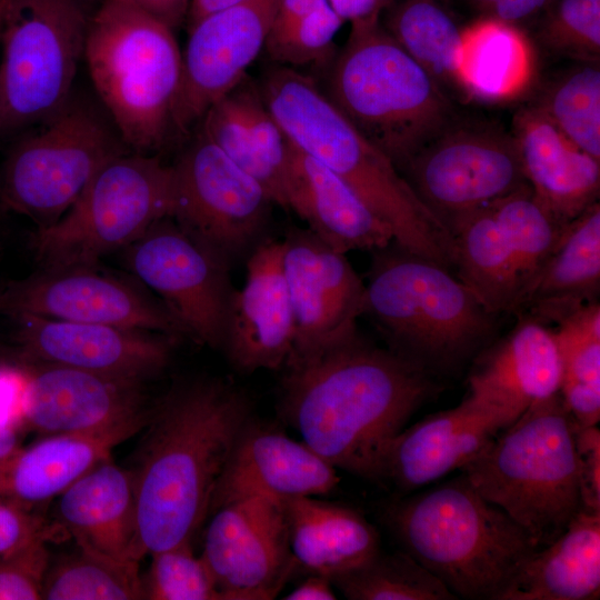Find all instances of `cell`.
Wrapping results in <instances>:
<instances>
[{
  "instance_id": "obj_35",
  "label": "cell",
  "mask_w": 600,
  "mask_h": 600,
  "mask_svg": "<svg viewBox=\"0 0 600 600\" xmlns=\"http://www.w3.org/2000/svg\"><path fill=\"white\" fill-rule=\"evenodd\" d=\"M449 229L454 239L458 278L494 314L514 311L518 287L514 262L506 238L486 204L456 218Z\"/></svg>"
},
{
  "instance_id": "obj_39",
  "label": "cell",
  "mask_w": 600,
  "mask_h": 600,
  "mask_svg": "<svg viewBox=\"0 0 600 600\" xmlns=\"http://www.w3.org/2000/svg\"><path fill=\"white\" fill-rule=\"evenodd\" d=\"M351 600H452L456 596L406 551L381 550L331 580Z\"/></svg>"
},
{
  "instance_id": "obj_34",
  "label": "cell",
  "mask_w": 600,
  "mask_h": 600,
  "mask_svg": "<svg viewBox=\"0 0 600 600\" xmlns=\"http://www.w3.org/2000/svg\"><path fill=\"white\" fill-rule=\"evenodd\" d=\"M531 41L516 24L483 16L464 27L461 73L470 100L504 102L533 83Z\"/></svg>"
},
{
  "instance_id": "obj_22",
  "label": "cell",
  "mask_w": 600,
  "mask_h": 600,
  "mask_svg": "<svg viewBox=\"0 0 600 600\" xmlns=\"http://www.w3.org/2000/svg\"><path fill=\"white\" fill-rule=\"evenodd\" d=\"M338 482L337 469L304 442L250 419L217 483L209 516L226 503L247 498L286 502L328 494Z\"/></svg>"
},
{
  "instance_id": "obj_7",
  "label": "cell",
  "mask_w": 600,
  "mask_h": 600,
  "mask_svg": "<svg viewBox=\"0 0 600 600\" xmlns=\"http://www.w3.org/2000/svg\"><path fill=\"white\" fill-rule=\"evenodd\" d=\"M574 426L557 393L527 408L462 469L538 549L554 541L582 510Z\"/></svg>"
},
{
  "instance_id": "obj_30",
  "label": "cell",
  "mask_w": 600,
  "mask_h": 600,
  "mask_svg": "<svg viewBox=\"0 0 600 600\" xmlns=\"http://www.w3.org/2000/svg\"><path fill=\"white\" fill-rule=\"evenodd\" d=\"M122 434H50L0 458V499L30 509L57 498L110 457Z\"/></svg>"
},
{
  "instance_id": "obj_24",
  "label": "cell",
  "mask_w": 600,
  "mask_h": 600,
  "mask_svg": "<svg viewBox=\"0 0 600 600\" xmlns=\"http://www.w3.org/2000/svg\"><path fill=\"white\" fill-rule=\"evenodd\" d=\"M198 127L287 209L290 141L248 73L204 113Z\"/></svg>"
},
{
  "instance_id": "obj_17",
  "label": "cell",
  "mask_w": 600,
  "mask_h": 600,
  "mask_svg": "<svg viewBox=\"0 0 600 600\" xmlns=\"http://www.w3.org/2000/svg\"><path fill=\"white\" fill-rule=\"evenodd\" d=\"M279 0H240L187 28L173 133L189 136L263 50Z\"/></svg>"
},
{
  "instance_id": "obj_13",
  "label": "cell",
  "mask_w": 600,
  "mask_h": 600,
  "mask_svg": "<svg viewBox=\"0 0 600 600\" xmlns=\"http://www.w3.org/2000/svg\"><path fill=\"white\" fill-rule=\"evenodd\" d=\"M401 173L448 228L459 216L527 182L511 131L460 114L432 137Z\"/></svg>"
},
{
  "instance_id": "obj_49",
  "label": "cell",
  "mask_w": 600,
  "mask_h": 600,
  "mask_svg": "<svg viewBox=\"0 0 600 600\" xmlns=\"http://www.w3.org/2000/svg\"><path fill=\"white\" fill-rule=\"evenodd\" d=\"M393 0H328L344 22L379 20Z\"/></svg>"
},
{
  "instance_id": "obj_21",
  "label": "cell",
  "mask_w": 600,
  "mask_h": 600,
  "mask_svg": "<svg viewBox=\"0 0 600 600\" xmlns=\"http://www.w3.org/2000/svg\"><path fill=\"white\" fill-rule=\"evenodd\" d=\"M234 289L222 348L242 372L284 367L293 351L294 322L282 264V241H261Z\"/></svg>"
},
{
  "instance_id": "obj_8",
  "label": "cell",
  "mask_w": 600,
  "mask_h": 600,
  "mask_svg": "<svg viewBox=\"0 0 600 600\" xmlns=\"http://www.w3.org/2000/svg\"><path fill=\"white\" fill-rule=\"evenodd\" d=\"M174 30L127 4L101 0L83 61L97 98L133 152L152 154L173 133L182 52Z\"/></svg>"
},
{
  "instance_id": "obj_42",
  "label": "cell",
  "mask_w": 600,
  "mask_h": 600,
  "mask_svg": "<svg viewBox=\"0 0 600 600\" xmlns=\"http://www.w3.org/2000/svg\"><path fill=\"white\" fill-rule=\"evenodd\" d=\"M142 578L143 599L222 600L202 557L193 553L191 541L150 554Z\"/></svg>"
},
{
  "instance_id": "obj_27",
  "label": "cell",
  "mask_w": 600,
  "mask_h": 600,
  "mask_svg": "<svg viewBox=\"0 0 600 600\" xmlns=\"http://www.w3.org/2000/svg\"><path fill=\"white\" fill-rule=\"evenodd\" d=\"M562 366L546 324L522 320L470 376V393L513 423L527 408L559 393Z\"/></svg>"
},
{
  "instance_id": "obj_33",
  "label": "cell",
  "mask_w": 600,
  "mask_h": 600,
  "mask_svg": "<svg viewBox=\"0 0 600 600\" xmlns=\"http://www.w3.org/2000/svg\"><path fill=\"white\" fill-rule=\"evenodd\" d=\"M380 22L449 99L471 101L461 73L464 27L444 0H393Z\"/></svg>"
},
{
  "instance_id": "obj_40",
  "label": "cell",
  "mask_w": 600,
  "mask_h": 600,
  "mask_svg": "<svg viewBox=\"0 0 600 600\" xmlns=\"http://www.w3.org/2000/svg\"><path fill=\"white\" fill-rule=\"evenodd\" d=\"M344 21L328 1L286 24L271 28L263 50L279 66L313 67L323 73L338 49L334 37Z\"/></svg>"
},
{
  "instance_id": "obj_50",
  "label": "cell",
  "mask_w": 600,
  "mask_h": 600,
  "mask_svg": "<svg viewBox=\"0 0 600 600\" xmlns=\"http://www.w3.org/2000/svg\"><path fill=\"white\" fill-rule=\"evenodd\" d=\"M550 0H497L489 12L501 21L518 26L538 16Z\"/></svg>"
},
{
  "instance_id": "obj_25",
  "label": "cell",
  "mask_w": 600,
  "mask_h": 600,
  "mask_svg": "<svg viewBox=\"0 0 600 600\" xmlns=\"http://www.w3.org/2000/svg\"><path fill=\"white\" fill-rule=\"evenodd\" d=\"M287 210L301 218L321 241L342 253L372 252L393 242L389 227L340 177L291 141Z\"/></svg>"
},
{
  "instance_id": "obj_4",
  "label": "cell",
  "mask_w": 600,
  "mask_h": 600,
  "mask_svg": "<svg viewBox=\"0 0 600 600\" xmlns=\"http://www.w3.org/2000/svg\"><path fill=\"white\" fill-rule=\"evenodd\" d=\"M388 519L404 551L457 599L500 600L538 549L464 473L399 502Z\"/></svg>"
},
{
  "instance_id": "obj_32",
  "label": "cell",
  "mask_w": 600,
  "mask_h": 600,
  "mask_svg": "<svg viewBox=\"0 0 600 600\" xmlns=\"http://www.w3.org/2000/svg\"><path fill=\"white\" fill-rule=\"evenodd\" d=\"M600 592V513L581 510L521 566L500 600H591Z\"/></svg>"
},
{
  "instance_id": "obj_14",
  "label": "cell",
  "mask_w": 600,
  "mask_h": 600,
  "mask_svg": "<svg viewBox=\"0 0 600 600\" xmlns=\"http://www.w3.org/2000/svg\"><path fill=\"white\" fill-rule=\"evenodd\" d=\"M127 264L156 292L186 336L222 348L234 288L230 264L184 232L170 217L127 247Z\"/></svg>"
},
{
  "instance_id": "obj_15",
  "label": "cell",
  "mask_w": 600,
  "mask_h": 600,
  "mask_svg": "<svg viewBox=\"0 0 600 600\" xmlns=\"http://www.w3.org/2000/svg\"><path fill=\"white\" fill-rule=\"evenodd\" d=\"M0 313L186 336L167 306L142 286L99 273L93 266L44 268L10 282L0 291Z\"/></svg>"
},
{
  "instance_id": "obj_20",
  "label": "cell",
  "mask_w": 600,
  "mask_h": 600,
  "mask_svg": "<svg viewBox=\"0 0 600 600\" xmlns=\"http://www.w3.org/2000/svg\"><path fill=\"white\" fill-rule=\"evenodd\" d=\"M18 341L29 359L144 381L163 370L173 337L109 324L20 314Z\"/></svg>"
},
{
  "instance_id": "obj_11",
  "label": "cell",
  "mask_w": 600,
  "mask_h": 600,
  "mask_svg": "<svg viewBox=\"0 0 600 600\" xmlns=\"http://www.w3.org/2000/svg\"><path fill=\"white\" fill-rule=\"evenodd\" d=\"M171 207L172 166L130 151L108 162L62 217L38 229L37 256L44 268L93 266L170 217Z\"/></svg>"
},
{
  "instance_id": "obj_38",
  "label": "cell",
  "mask_w": 600,
  "mask_h": 600,
  "mask_svg": "<svg viewBox=\"0 0 600 600\" xmlns=\"http://www.w3.org/2000/svg\"><path fill=\"white\" fill-rule=\"evenodd\" d=\"M143 599L139 561L114 558L91 549H77L50 563L41 600Z\"/></svg>"
},
{
  "instance_id": "obj_48",
  "label": "cell",
  "mask_w": 600,
  "mask_h": 600,
  "mask_svg": "<svg viewBox=\"0 0 600 600\" xmlns=\"http://www.w3.org/2000/svg\"><path fill=\"white\" fill-rule=\"evenodd\" d=\"M146 12L172 30L186 23L191 0H111Z\"/></svg>"
},
{
  "instance_id": "obj_3",
  "label": "cell",
  "mask_w": 600,
  "mask_h": 600,
  "mask_svg": "<svg viewBox=\"0 0 600 600\" xmlns=\"http://www.w3.org/2000/svg\"><path fill=\"white\" fill-rule=\"evenodd\" d=\"M289 140L340 177L392 232L399 247L454 267L453 236L417 196L388 156L332 103L318 80L274 64L259 81Z\"/></svg>"
},
{
  "instance_id": "obj_44",
  "label": "cell",
  "mask_w": 600,
  "mask_h": 600,
  "mask_svg": "<svg viewBox=\"0 0 600 600\" xmlns=\"http://www.w3.org/2000/svg\"><path fill=\"white\" fill-rule=\"evenodd\" d=\"M46 539L0 554V600H39L49 566Z\"/></svg>"
},
{
  "instance_id": "obj_51",
  "label": "cell",
  "mask_w": 600,
  "mask_h": 600,
  "mask_svg": "<svg viewBox=\"0 0 600 600\" xmlns=\"http://www.w3.org/2000/svg\"><path fill=\"white\" fill-rule=\"evenodd\" d=\"M332 582L320 574H309L297 588L289 592L286 600H334Z\"/></svg>"
},
{
  "instance_id": "obj_41",
  "label": "cell",
  "mask_w": 600,
  "mask_h": 600,
  "mask_svg": "<svg viewBox=\"0 0 600 600\" xmlns=\"http://www.w3.org/2000/svg\"><path fill=\"white\" fill-rule=\"evenodd\" d=\"M538 16L536 39L547 52L600 61V0H550Z\"/></svg>"
},
{
  "instance_id": "obj_26",
  "label": "cell",
  "mask_w": 600,
  "mask_h": 600,
  "mask_svg": "<svg viewBox=\"0 0 600 600\" xmlns=\"http://www.w3.org/2000/svg\"><path fill=\"white\" fill-rule=\"evenodd\" d=\"M526 181L563 224L591 204L600 192V161L569 141L529 104L520 108L510 130Z\"/></svg>"
},
{
  "instance_id": "obj_31",
  "label": "cell",
  "mask_w": 600,
  "mask_h": 600,
  "mask_svg": "<svg viewBox=\"0 0 600 600\" xmlns=\"http://www.w3.org/2000/svg\"><path fill=\"white\" fill-rule=\"evenodd\" d=\"M600 290V204L588 207L563 229L517 311L557 323L577 308L598 301Z\"/></svg>"
},
{
  "instance_id": "obj_2",
  "label": "cell",
  "mask_w": 600,
  "mask_h": 600,
  "mask_svg": "<svg viewBox=\"0 0 600 600\" xmlns=\"http://www.w3.org/2000/svg\"><path fill=\"white\" fill-rule=\"evenodd\" d=\"M250 419L244 393L214 378L174 383L151 410L132 469L138 561L192 541L209 517L217 483Z\"/></svg>"
},
{
  "instance_id": "obj_53",
  "label": "cell",
  "mask_w": 600,
  "mask_h": 600,
  "mask_svg": "<svg viewBox=\"0 0 600 600\" xmlns=\"http://www.w3.org/2000/svg\"><path fill=\"white\" fill-rule=\"evenodd\" d=\"M14 434L8 430H0V458L16 450Z\"/></svg>"
},
{
  "instance_id": "obj_54",
  "label": "cell",
  "mask_w": 600,
  "mask_h": 600,
  "mask_svg": "<svg viewBox=\"0 0 600 600\" xmlns=\"http://www.w3.org/2000/svg\"><path fill=\"white\" fill-rule=\"evenodd\" d=\"M469 2L479 11L483 12L484 16H488L490 10L497 0H469Z\"/></svg>"
},
{
  "instance_id": "obj_10",
  "label": "cell",
  "mask_w": 600,
  "mask_h": 600,
  "mask_svg": "<svg viewBox=\"0 0 600 600\" xmlns=\"http://www.w3.org/2000/svg\"><path fill=\"white\" fill-rule=\"evenodd\" d=\"M34 127L8 152L2 194L42 228L62 217L108 162L132 150L97 96L76 88Z\"/></svg>"
},
{
  "instance_id": "obj_9",
  "label": "cell",
  "mask_w": 600,
  "mask_h": 600,
  "mask_svg": "<svg viewBox=\"0 0 600 600\" xmlns=\"http://www.w3.org/2000/svg\"><path fill=\"white\" fill-rule=\"evenodd\" d=\"M101 0H6L0 23V136L30 129L74 89Z\"/></svg>"
},
{
  "instance_id": "obj_47",
  "label": "cell",
  "mask_w": 600,
  "mask_h": 600,
  "mask_svg": "<svg viewBox=\"0 0 600 600\" xmlns=\"http://www.w3.org/2000/svg\"><path fill=\"white\" fill-rule=\"evenodd\" d=\"M559 393L579 427H593L600 420V386L562 380Z\"/></svg>"
},
{
  "instance_id": "obj_1",
  "label": "cell",
  "mask_w": 600,
  "mask_h": 600,
  "mask_svg": "<svg viewBox=\"0 0 600 600\" xmlns=\"http://www.w3.org/2000/svg\"><path fill=\"white\" fill-rule=\"evenodd\" d=\"M280 410L302 442L336 469L380 479L383 452L438 387L432 374L354 329L286 366Z\"/></svg>"
},
{
  "instance_id": "obj_16",
  "label": "cell",
  "mask_w": 600,
  "mask_h": 600,
  "mask_svg": "<svg viewBox=\"0 0 600 600\" xmlns=\"http://www.w3.org/2000/svg\"><path fill=\"white\" fill-rule=\"evenodd\" d=\"M202 559L222 600H269L296 566L284 502L247 498L216 509Z\"/></svg>"
},
{
  "instance_id": "obj_43",
  "label": "cell",
  "mask_w": 600,
  "mask_h": 600,
  "mask_svg": "<svg viewBox=\"0 0 600 600\" xmlns=\"http://www.w3.org/2000/svg\"><path fill=\"white\" fill-rule=\"evenodd\" d=\"M552 330L558 347L562 380L600 386V304L586 303L557 322Z\"/></svg>"
},
{
  "instance_id": "obj_45",
  "label": "cell",
  "mask_w": 600,
  "mask_h": 600,
  "mask_svg": "<svg viewBox=\"0 0 600 600\" xmlns=\"http://www.w3.org/2000/svg\"><path fill=\"white\" fill-rule=\"evenodd\" d=\"M574 449L582 510L600 513V431L574 426Z\"/></svg>"
},
{
  "instance_id": "obj_28",
  "label": "cell",
  "mask_w": 600,
  "mask_h": 600,
  "mask_svg": "<svg viewBox=\"0 0 600 600\" xmlns=\"http://www.w3.org/2000/svg\"><path fill=\"white\" fill-rule=\"evenodd\" d=\"M58 529L76 546L136 560V491L132 469L111 457L98 462L58 497Z\"/></svg>"
},
{
  "instance_id": "obj_36",
  "label": "cell",
  "mask_w": 600,
  "mask_h": 600,
  "mask_svg": "<svg viewBox=\"0 0 600 600\" xmlns=\"http://www.w3.org/2000/svg\"><path fill=\"white\" fill-rule=\"evenodd\" d=\"M570 61L540 86L528 104L600 161V61Z\"/></svg>"
},
{
  "instance_id": "obj_55",
  "label": "cell",
  "mask_w": 600,
  "mask_h": 600,
  "mask_svg": "<svg viewBox=\"0 0 600 600\" xmlns=\"http://www.w3.org/2000/svg\"><path fill=\"white\" fill-rule=\"evenodd\" d=\"M4 2H6V0H0V23H1V17H2V12H3Z\"/></svg>"
},
{
  "instance_id": "obj_37",
  "label": "cell",
  "mask_w": 600,
  "mask_h": 600,
  "mask_svg": "<svg viewBox=\"0 0 600 600\" xmlns=\"http://www.w3.org/2000/svg\"><path fill=\"white\" fill-rule=\"evenodd\" d=\"M509 246L517 276V311L556 248L564 227L536 197L528 182L487 204Z\"/></svg>"
},
{
  "instance_id": "obj_46",
  "label": "cell",
  "mask_w": 600,
  "mask_h": 600,
  "mask_svg": "<svg viewBox=\"0 0 600 600\" xmlns=\"http://www.w3.org/2000/svg\"><path fill=\"white\" fill-rule=\"evenodd\" d=\"M58 527L30 509L0 499V554L13 552L36 540L49 541Z\"/></svg>"
},
{
  "instance_id": "obj_23",
  "label": "cell",
  "mask_w": 600,
  "mask_h": 600,
  "mask_svg": "<svg viewBox=\"0 0 600 600\" xmlns=\"http://www.w3.org/2000/svg\"><path fill=\"white\" fill-rule=\"evenodd\" d=\"M492 406L469 393L457 407L403 428L387 446L380 479L401 490L424 487L463 469L509 427Z\"/></svg>"
},
{
  "instance_id": "obj_29",
  "label": "cell",
  "mask_w": 600,
  "mask_h": 600,
  "mask_svg": "<svg viewBox=\"0 0 600 600\" xmlns=\"http://www.w3.org/2000/svg\"><path fill=\"white\" fill-rule=\"evenodd\" d=\"M296 564L333 580L380 551L376 528L352 508L299 497L284 502Z\"/></svg>"
},
{
  "instance_id": "obj_6",
  "label": "cell",
  "mask_w": 600,
  "mask_h": 600,
  "mask_svg": "<svg viewBox=\"0 0 600 600\" xmlns=\"http://www.w3.org/2000/svg\"><path fill=\"white\" fill-rule=\"evenodd\" d=\"M363 314L429 373L453 371L491 337L497 314L448 268L397 243L372 251Z\"/></svg>"
},
{
  "instance_id": "obj_18",
  "label": "cell",
  "mask_w": 600,
  "mask_h": 600,
  "mask_svg": "<svg viewBox=\"0 0 600 600\" xmlns=\"http://www.w3.org/2000/svg\"><path fill=\"white\" fill-rule=\"evenodd\" d=\"M282 264L294 322L289 364L327 350L357 329L364 311L366 284L346 253L308 228L288 231Z\"/></svg>"
},
{
  "instance_id": "obj_5",
  "label": "cell",
  "mask_w": 600,
  "mask_h": 600,
  "mask_svg": "<svg viewBox=\"0 0 600 600\" xmlns=\"http://www.w3.org/2000/svg\"><path fill=\"white\" fill-rule=\"evenodd\" d=\"M322 74L328 98L400 172L459 114L380 19L351 23L344 46Z\"/></svg>"
},
{
  "instance_id": "obj_12",
  "label": "cell",
  "mask_w": 600,
  "mask_h": 600,
  "mask_svg": "<svg viewBox=\"0 0 600 600\" xmlns=\"http://www.w3.org/2000/svg\"><path fill=\"white\" fill-rule=\"evenodd\" d=\"M196 129L172 164L170 218L231 264L261 242L274 202L260 182Z\"/></svg>"
},
{
  "instance_id": "obj_52",
  "label": "cell",
  "mask_w": 600,
  "mask_h": 600,
  "mask_svg": "<svg viewBox=\"0 0 600 600\" xmlns=\"http://www.w3.org/2000/svg\"><path fill=\"white\" fill-rule=\"evenodd\" d=\"M240 0H191L186 19V27H190L202 17L229 7Z\"/></svg>"
},
{
  "instance_id": "obj_19",
  "label": "cell",
  "mask_w": 600,
  "mask_h": 600,
  "mask_svg": "<svg viewBox=\"0 0 600 600\" xmlns=\"http://www.w3.org/2000/svg\"><path fill=\"white\" fill-rule=\"evenodd\" d=\"M142 382L80 369L41 364L29 377L22 411L27 423L50 434L133 436L151 414Z\"/></svg>"
}]
</instances>
